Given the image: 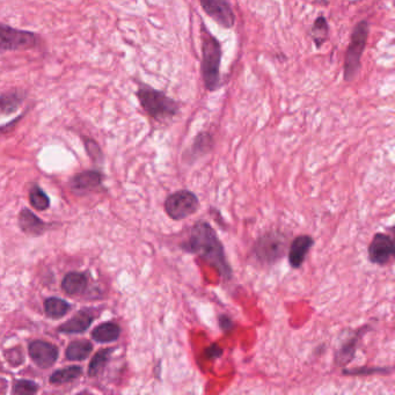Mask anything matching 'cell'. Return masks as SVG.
<instances>
[{
    "mask_svg": "<svg viewBox=\"0 0 395 395\" xmlns=\"http://www.w3.org/2000/svg\"><path fill=\"white\" fill-rule=\"evenodd\" d=\"M180 248L185 253L197 255L210 263L226 281L232 278V268L226 259L224 245L209 223L197 222L192 225L185 240L180 244Z\"/></svg>",
    "mask_w": 395,
    "mask_h": 395,
    "instance_id": "cell-1",
    "label": "cell"
},
{
    "mask_svg": "<svg viewBox=\"0 0 395 395\" xmlns=\"http://www.w3.org/2000/svg\"><path fill=\"white\" fill-rule=\"evenodd\" d=\"M201 76L207 92L222 87L223 45L217 37L201 21Z\"/></svg>",
    "mask_w": 395,
    "mask_h": 395,
    "instance_id": "cell-2",
    "label": "cell"
},
{
    "mask_svg": "<svg viewBox=\"0 0 395 395\" xmlns=\"http://www.w3.org/2000/svg\"><path fill=\"white\" fill-rule=\"evenodd\" d=\"M136 98L145 114L158 122L175 117L181 109L179 101L167 95L163 91L143 82L138 85Z\"/></svg>",
    "mask_w": 395,
    "mask_h": 395,
    "instance_id": "cell-3",
    "label": "cell"
},
{
    "mask_svg": "<svg viewBox=\"0 0 395 395\" xmlns=\"http://www.w3.org/2000/svg\"><path fill=\"white\" fill-rule=\"evenodd\" d=\"M370 23L362 20L356 23L351 33L350 42L348 45L343 63V80L354 82L362 70V57L369 41Z\"/></svg>",
    "mask_w": 395,
    "mask_h": 395,
    "instance_id": "cell-4",
    "label": "cell"
},
{
    "mask_svg": "<svg viewBox=\"0 0 395 395\" xmlns=\"http://www.w3.org/2000/svg\"><path fill=\"white\" fill-rule=\"evenodd\" d=\"M40 42L41 38L34 32L0 23V52L33 50L40 45Z\"/></svg>",
    "mask_w": 395,
    "mask_h": 395,
    "instance_id": "cell-5",
    "label": "cell"
},
{
    "mask_svg": "<svg viewBox=\"0 0 395 395\" xmlns=\"http://www.w3.org/2000/svg\"><path fill=\"white\" fill-rule=\"evenodd\" d=\"M200 207V200L195 192L181 189L170 194L165 201L167 216L175 222H180L195 214Z\"/></svg>",
    "mask_w": 395,
    "mask_h": 395,
    "instance_id": "cell-6",
    "label": "cell"
},
{
    "mask_svg": "<svg viewBox=\"0 0 395 395\" xmlns=\"http://www.w3.org/2000/svg\"><path fill=\"white\" fill-rule=\"evenodd\" d=\"M286 251L285 236L278 232H268L255 242L253 253L263 264H273L284 256Z\"/></svg>",
    "mask_w": 395,
    "mask_h": 395,
    "instance_id": "cell-7",
    "label": "cell"
},
{
    "mask_svg": "<svg viewBox=\"0 0 395 395\" xmlns=\"http://www.w3.org/2000/svg\"><path fill=\"white\" fill-rule=\"evenodd\" d=\"M199 3L204 13L224 30L236 26V13L229 0H199Z\"/></svg>",
    "mask_w": 395,
    "mask_h": 395,
    "instance_id": "cell-8",
    "label": "cell"
},
{
    "mask_svg": "<svg viewBox=\"0 0 395 395\" xmlns=\"http://www.w3.org/2000/svg\"><path fill=\"white\" fill-rule=\"evenodd\" d=\"M395 254L394 241L386 233H376L369 246V259L373 264L384 267Z\"/></svg>",
    "mask_w": 395,
    "mask_h": 395,
    "instance_id": "cell-9",
    "label": "cell"
},
{
    "mask_svg": "<svg viewBox=\"0 0 395 395\" xmlns=\"http://www.w3.org/2000/svg\"><path fill=\"white\" fill-rule=\"evenodd\" d=\"M313 245L314 239L311 236L302 234V236H295V239L291 241L288 254L289 264L292 269H300L303 267Z\"/></svg>",
    "mask_w": 395,
    "mask_h": 395,
    "instance_id": "cell-10",
    "label": "cell"
},
{
    "mask_svg": "<svg viewBox=\"0 0 395 395\" xmlns=\"http://www.w3.org/2000/svg\"><path fill=\"white\" fill-rule=\"evenodd\" d=\"M30 354L34 363L42 369L55 364L58 359V350L54 344L45 341H34L30 344Z\"/></svg>",
    "mask_w": 395,
    "mask_h": 395,
    "instance_id": "cell-11",
    "label": "cell"
},
{
    "mask_svg": "<svg viewBox=\"0 0 395 395\" xmlns=\"http://www.w3.org/2000/svg\"><path fill=\"white\" fill-rule=\"evenodd\" d=\"M28 99V92L23 89H10L0 94V117L13 115L23 107Z\"/></svg>",
    "mask_w": 395,
    "mask_h": 395,
    "instance_id": "cell-12",
    "label": "cell"
},
{
    "mask_svg": "<svg viewBox=\"0 0 395 395\" xmlns=\"http://www.w3.org/2000/svg\"><path fill=\"white\" fill-rule=\"evenodd\" d=\"M94 314L89 310L79 311L74 318L65 322L58 328V332L74 334V332H85L89 326L92 325Z\"/></svg>",
    "mask_w": 395,
    "mask_h": 395,
    "instance_id": "cell-13",
    "label": "cell"
},
{
    "mask_svg": "<svg viewBox=\"0 0 395 395\" xmlns=\"http://www.w3.org/2000/svg\"><path fill=\"white\" fill-rule=\"evenodd\" d=\"M329 23L325 15L320 14L314 20L313 25L311 27L310 37L313 42L315 49H321L326 42L329 40Z\"/></svg>",
    "mask_w": 395,
    "mask_h": 395,
    "instance_id": "cell-14",
    "label": "cell"
},
{
    "mask_svg": "<svg viewBox=\"0 0 395 395\" xmlns=\"http://www.w3.org/2000/svg\"><path fill=\"white\" fill-rule=\"evenodd\" d=\"M101 180H102V175L99 172L87 170L74 177L71 182V187L74 192H87L100 185Z\"/></svg>",
    "mask_w": 395,
    "mask_h": 395,
    "instance_id": "cell-15",
    "label": "cell"
},
{
    "mask_svg": "<svg viewBox=\"0 0 395 395\" xmlns=\"http://www.w3.org/2000/svg\"><path fill=\"white\" fill-rule=\"evenodd\" d=\"M19 224L23 229V232L28 234H42L45 231V224L41 219L37 218L36 216L28 210L23 209L19 216Z\"/></svg>",
    "mask_w": 395,
    "mask_h": 395,
    "instance_id": "cell-16",
    "label": "cell"
},
{
    "mask_svg": "<svg viewBox=\"0 0 395 395\" xmlns=\"http://www.w3.org/2000/svg\"><path fill=\"white\" fill-rule=\"evenodd\" d=\"M214 136L207 131H201L196 135L190 148V158H199L200 155H207L214 148Z\"/></svg>",
    "mask_w": 395,
    "mask_h": 395,
    "instance_id": "cell-17",
    "label": "cell"
},
{
    "mask_svg": "<svg viewBox=\"0 0 395 395\" xmlns=\"http://www.w3.org/2000/svg\"><path fill=\"white\" fill-rule=\"evenodd\" d=\"M87 286V278L85 273H69L64 278L62 288L67 295H80Z\"/></svg>",
    "mask_w": 395,
    "mask_h": 395,
    "instance_id": "cell-18",
    "label": "cell"
},
{
    "mask_svg": "<svg viewBox=\"0 0 395 395\" xmlns=\"http://www.w3.org/2000/svg\"><path fill=\"white\" fill-rule=\"evenodd\" d=\"M121 335V328L120 326L114 322H107L96 327L92 332V337L96 342L100 343H107L117 340Z\"/></svg>",
    "mask_w": 395,
    "mask_h": 395,
    "instance_id": "cell-19",
    "label": "cell"
},
{
    "mask_svg": "<svg viewBox=\"0 0 395 395\" xmlns=\"http://www.w3.org/2000/svg\"><path fill=\"white\" fill-rule=\"evenodd\" d=\"M363 332H359L354 337L351 339H348L347 342L343 343V346L340 348V350L337 351V363L339 365L344 366L349 364V363L352 361L354 357V354H356V348H357V343L359 341L361 340V335H362Z\"/></svg>",
    "mask_w": 395,
    "mask_h": 395,
    "instance_id": "cell-20",
    "label": "cell"
},
{
    "mask_svg": "<svg viewBox=\"0 0 395 395\" xmlns=\"http://www.w3.org/2000/svg\"><path fill=\"white\" fill-rule=\"evenodd\" d=\"M93 346L89 341H74L67 347V359L70 361H82L92 352Z\"/></svg>",
    "mask_w": 395,
    "mask_h": 395,
    "instance_id": "cell-21",
    "label": "cell"
},
{
    "mask_svg": "<svg viewBox=\"0 0 395 395\" xmlns=\"http://www.w3.org/2000/svg\"><path fill=\"white\" fill-rule=\"evenodd\" d=\"M71 306L65 300L59 298H49L45 300V310L49 318L59 319L70 311Z\"/></svg>",
    "mask_w": 395,
    "mask_h": 395,
    "instance_id": "cell-22",
    "label": "cell"
},
{
    "mask_svg": "<svg viewBox=\"0 0 395 395\" xmlns=\"http://www.w3.org/2000/svg\"><path fill=\"white\" fill-rule=\"evenodd\" d=\"M82 368H80V366H69L67 369L58 370V371L52 373V378H50V383L57 385L70 383V381H76V379L82 374Z\"/></svg>",
    "mask_w": 395,
    "mask_h": 395,
    "instance_id": "cell-23",
    "label": "cell"
},
{
    "mask_svg": "<svg viewBox=\"0 0 395 395\" xmlns=\"http://www.w3.org/2000/svg\"><path fill=\"white\" fill-rule=\"evenodd\" d=\"M111 352H113V349L107 348V349H102L94 354L92 362L89 363V377H96L101 372V370L104 369Z\"/></svg>",
    "mask_w": 395,
    "mask_h": 395,
    "instance_id": "cell-24",
    "label": "cell"
},
{
    "mask_svg": "<svg viewBox=\"0 0 395 395\" xmlns=\"http://www.w3.org/2000/svg\"><path fill=\"white\" fill-rule=\"evenodd\" d=\"M30 199L32 207H35L36 210H47L49 205H50V201H49L48 196L45 195L43 190H42L41 188H38V187H34V188L30 190Z\"/></svg>",
    "mask_w": 395,
    "mask_h": 395,
    "instance_id": "cell-25",
    "label": "cell"
},
{
    "mask_svg": "<svg viewBox=\"0 0 395 395\" xmlns=\"http://www.w3.org/2000/svg\"><path fill=\"white\" fill-rule=\"evenodd\" d=\"M37 390H38V387L33 381H20L15 383L14 387H13V393L14 394H35Z\"/></svg>",
    "mask_w": 395,
    "mask_h": 395,
    "instance_id": "cell-26",
    "label": "cell"
},
{
    "mask_svg": "<svg viewBox=\"0 0 395 395\" xmlns=\"http://www.w3.org/2000/svg\"><path fill=\"white\" fill-rule=\"evenodd\" d=\"M84 143H85L86 151L89 153V157L92 158V160L101 161L102 160V152H101L99 144L95 141L91 139V138H87V137L84 138Z\"/></svg>",
    "mask_w": 395,
    "mask_h": 395,
    "instance_id": "cell-27",
    "label": "cell"
},
{
    "mask_svg": "<svg viewBox=\"0 0 395 395\" xmlns=\"http://www.w3.org/2000/svg\"><path fill=\"white\" fill-rule=\"evenodd\" d=\"M387 372V369L385 368H363V369L356 370H344V374H349V376H365V374H373V373H385Z\"/></svg>",
    "mask_w": 395,
    "mask_h": 395,
    "instance_id": "cell-28",
    "label": "cell"
},
{
    "mask_svg": "<svg viewBox=\"0 0 395 395\" xmlns=\"http://www.w3.org/2000/svg\"><path fill=\"white\" fill-rule=\"evenodd\" d=\"M219 325L222 327L223 330H229L233 327V322L227 315H221L219 317Z\"/></svg>",
    "mask_w": 395,
    "mask_h": 395,
    "instance_id": "cell-29",
    "label": "cell"
},
{
    "mask_svg": "<svg viewBox=\"0 0 395 395\" xmlns=\"http://www.w3.org/2000/svg\"><path fill=\"white\" fill-rule=\"evenodd\" d=\"M207 352H209V357L210 359H218L223 354L222 348H219L216 344H212L210 348H207Z\"/></svg>",
    "mask_w": 395,
    "mask_h": 395,
    "instance_id": "cell-30",
    "label": "cell"
},
{
    "mask_svg": "<svg viewBox=\"0 0 395 395\" xmlns=\"http://www.w3.org/2000/svg\"><path fill=\"white\" fill-rule=\"evenodd\" d=\"M315 4L321 5V6H328V0H313Z\"/></svg>",
    "mask_w": 395,
    "mask_h": 395,
    "instance_id": "cell-31",
    "label": "cell"
}]
</instances>
